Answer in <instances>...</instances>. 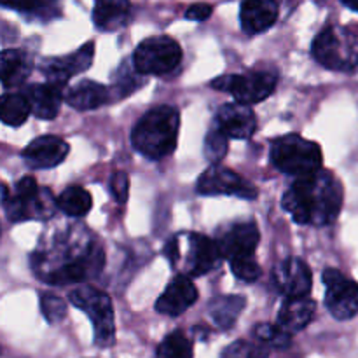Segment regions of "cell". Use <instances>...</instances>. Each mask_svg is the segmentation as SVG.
Here are the masks:
<instances>
[{
  "mask_svg": "<svg viewBox=\"0 0 358 358\" xmlns=\"http://www.w3.org/2000/svg\"><path fill=\"white\" fill-rule=\"evenodd\" d=\"M41 313L44 315L49 324H59L66 317V304L62 297L55 294H42L41 296Z\"/></svg>",
  "mask_w": 358,
  "mask_h": 358,
  "instance_id": "obj_32",
  "label": "cell"
},
{
  "mask_svg": "<svg viewBox=\"0 0 358 358\" xmlns=\"http://www.w3.org/2000/svg\"><path fill=\"white\" fill-rule=\"evenodd\" d=\"M180 114L170 105H157L138 119L131 131V143L138 154L150 161L170 156L177 147Z\"/></svg>",
  "mask_w": 358,
  "mask_h": 358,
  "instance_id": "obj_3",
  "label": "cell"
},
{
  "mask_svg": "<svg viewBox=\"0 0 358 358\" xmlns=\"http://www.w3.org/2000/svg\"><path fill=\"white\" fill-rule=\"evenodd\" d=\"M31 107L24 93H6L2 96V105H0V119L7 126L23 124L30 115Z\"/></svg>",
  "mask_w": 358,
  "mask_h": 358,
  "instance_id": "obj_27",
  "label": "cell"
},
{
  "mask_svg": "<svg viewBox=\"0 0 358 358\" xmlns=\"http://www.w3.org/2000/svg\"><path fill=\"white\" fill-rule=\"evenodd\" d=\"M269 156H271V163L280 171L296 178L317 173L324 164L320 145L303 138L301 135H296V133L276 138L271 143Z\"/></svg>",
  "mask_w": 358,
  "mask_h": 358,
  "instance_id": "obj_4",
  "label": "cell"
},
{
  "mask_svg": "<svg viewBox=\"0 0 358 358\" xmlns=\"http://www.w3.org/2000/svg\"><path fill=\"white\" fill-rule=\"evenodd\" d=\"M311 52L325 69L338 72L358 70V35L348 28H324L315 37Z\"/></svg>",
  "mask_w": 358,
  "mask_h": 358,
  "instance_id": "obj_5",
  "label": "cell"
},
{
  "mask_svg": "<svg viewBox=\"0 0 358 358\" xmlns=\"http://www.w3.org/2000/svg\"><path fill=\"white\" fill-rule=\"evenodd\" d=\"M229 262L231 271H233L234 276H236L238 280H241V282H255V280H259V276H261L262 273L261 266L257 264V261H255L254 257H241Z\"/></svg>",
  "mask_w": 358,
  "mask_h": 358,
  "instance_id": "obj_33",
  "label": "cell"
},
{
  "mask_svg": "<svg viewBox=\"0 0 358 358\" xmlns=\"http://www.w3.org/2000/svg\"><path fill=\"white\" fill-rule=\"evenodd\" d=\"M325 306L336 320H352L358 313V283L338 269H325Z\"/></svg>",
  "mask_w": 358,
  "mask_h": 358,
  "instance_id": "obj_10",
  "label": "cell"
},
{
  "mask_svg": "<svg viewBox=\"0 0 358 358\" xmlns=\"http://www.w3.org/2000/svg\"><path fill=\"white\" fill-rule=\"evenodd\" d=\"M273 282L283 297H306L311 290V269L297 257L285 259L273 269Z\"/></svg>",
  "mask_w": 358,
  "mask_h": 358,
  "instance_id": "obj_13",
  "label": "cell"
},
{
  "mask_svg": "<svg viewBox=\"0 0 358 358\" xmlns=\"http://www.w3.org/2000/svg\"><path fill=\"white\" fill-rule=\"evenodd\" d=\"M212 13H213V7L210 6V3H205V2L192 3V6L187 7V10H185V20L205 21L212 16Z\"/></svg>",
  "mask_w": 358,
  "mask_h": 358,
  "instance_id": "obj_35",
  "label": "cell"
},
{
  "mask_svg": "<svg viewBox=\"0 0 358 358\" xmlns=\"http://www.w3.org/2000/svg\"><path fill=\"white\" fill-rule=\"evenodd\" d=\"M70 147L59 136L44 135L31 140L23 150L24 163L35 170H48L58 166L69 156Z\"/></svg>",
  "mask_w": 358,
  "mask_h": 358,
  "instance_id": "obj_16",
  "label": "cell"
},
{
  "mask_svg": "<svg viewBox=\"0 0 358 358\" xmlns=\"http://www.w3.org/2000/svg\"><path fill=\"white\" fill-rule=\"evenodd\" d=\"M215 126L227 136L234 140L250 138L257 128V117L248 105L226 103L217 112Z\"/></svg>",
  "mask_w": 358,
  "mask_h": 358,
  "instance_id": "obj_18",
  "label": "cell"
},
{
  "mask_svg": "<svg viewBox=\"0 0 358 358\" xmlns=\"http://www.w3.org/2000/svg\"><path fill=\"white\" fill-rule=\"evenodd\" d=\"M212 87L217 91L233 94L238 103L254 105L266 100L276 87V76L269 72H248L220 76L212 80Z\"/></svg>",
  "mask_w": 358,
  "mask_h": 358,
  "instance_id": "obj_9",
  "label": "cell"
},
{
  "mask_svg": "<svg viewBox=\"0 0 358 358\" xmlns=\"http://www.w3.org/2000/svg\"><path fill=\"white\" fill-rule=\"evenodd\" d=\"M93 58L94 44L93 42H87L83 48L77 49L76 52L58 56V58H48L42 63V72H44L45 79H48L49 83L65 86V83L70 77L77 76V73L90 69L91 63H93Z\"/></svg>",
  "mask_w": 358,
  "mask_h": 358,
  "instance_id": "obj_15",
  "label": "cell"
},
{
  "mask_svg": "<svg viewBox=\"0 0 358 358\" xmlns=\"http://www.w3.org/2000/svg\"><path fill=\"white\" fill-rule=\"evenodd\" d=\"M285 212L297 224L327 226L339 217L343 206V185L338 177L324 170L297 177L282 199Z\"/></svg>",
  "mask_w": 358,
  "mask_h": 358,
  "instance_id": "obj_2",
  "label": "cell"
},
{
  "mask_svg": "<svg viewBox=\"0 0 358 358\" xmlns=\"http://www.w3.org/2000/svg\"><path fill=\"white\" fill-rule=\"evenodd\" d=\"M58 199L48 187H38L34 177H23L16 184V192L3 199L6 215L13 222L21 220H49L56 212Z\"/></svg>",
  "mask_w": 358,
  "mask_h": 358,
  "instance_id": "obj_6",
  "label": "cell"
},
{
  "mask_svg": "<svg viewBox=\"0 0 358 358\" xmlns=\"http://www.w3.org/2000/svg\"><path fill=\"white\" fill-rule=\"evenodd\" d=\"M261 234L255 222H236L224 227L217 236L222 257L234 261L241 257H254Z\"/></svg>",
  "mask_w": 358,
  "mask_h": 358,
  "instance_id": "obj_12",
  "label": "cell"
},
{
  "mask_svg": "<svg viewBox=\"0 0 358 358\" xmlns=\"http://www.w3.org/2000/svg\"><path fill=\"white\" fill-rule=\"evenodd\" d=\"M91 194L80 185H70L58 196V208L69 217H84L91 210Z\"/></svg>",
  "mask_w": 358,
  "mask_h": 358,
  "instance_id": "obj_26",
  "label": "cell"
},
{
  "mask_svg": "<svg viewBox=\"0 0 358 358\" xmlns=\"http://www.w3.org/2000/svg\"><path fill=\"white\" fill-rule=\"evenodd\" d=\"M31 107V114L38 119H55L63 101V86L55 83L31 84L23 91Z\"/></svg>",
  "mask_w": 358,
  "mask_h": 358,
  "instance_id": "obj_20",
  "label": "cell"
},
{
  "mask_svg": "<svg viewBox=\"0 0 358 358\" xmlns=\"http://www.w3.org/2000/svg\"><path fill=\"white\" fill-rule=\"evenodd\" d=\"M346 7H350L352 10H357L358 13V0H341Z\"/></svg>",
  "mask_w": 358,
  "mask_h": 358,
  "instance_id": "obj_37",
  "label": "cell"
},
{
  "mask_svg": "<svg viewBox=\"0 0 358 358\" xmlns=\"http://www.w3.org/2000/svg\"><path fill=\"white\" fill-rule=\"evenodd\" d=\"M157 358H192V341L185 332L173 331L161 341L156 352Z\"/></svg>",
  "mask_w": 358,
  "mask_h": 358,
  "instance_id": "obj_28",
  "label": "cell"
},
{
  "mask_svg": "<svg viewBox=\"0 0 358 358\" xmlns=\"http://www.w3.org/2000/svg\"><path fill=\"white\" fill-rule=\"evenodd\" d=\"M269 346L264 343L250 341H234L222 352L220 358H268Z\"/></svg>",
  "mask_w": 358,
  "mask_h": 358,
  "instance_id": "obj_30",
  "label": "cell"
},
{
  "mask_svg": "<svg viewBox=\"0 0 358 358\" xmlns=\"http://www.w3.org/2000/svg\"><path fill=\"white\" fill-rule=\"evenodd\" d=\"M254 336L257 341L264 343L269 348H280L285 350L289 348L290 343H292V334L287 332L285 329L280 327L278 324H259L255 325Z\"/></svg>",
  "mask_w": 358,
  "mask_h": 358,
  "instance_id": "obj_29",
  "label": "cell"
},
{
  "mask_svg": "<svg viewBox=\"0 0 358 358\" xmlns=\"http://www.w3.org/2000/svg\"><path fill=\"white\" fill-rule=\"evenodd\" d=\"M247 306L243 296H219L208 304V315L220 331H229Z\"/></svg>",
  "mask_w": 358,
  "mask_h": 358,
  "instance_id": "obj_25",
  "label": "cell"
},
{
  "mask_svg": "<svg viewBox=\"0 0 358 358\" xmlns=\"http://www.w3.org/2000/svg\"><path fill=\"white\" fill-rule=\"evenodd\" d=\"M196 191L201 196H238L243 199H254L257 189L241 175L229 168L213 164L205 170L196 184Z\"/></svg>",
  "mask_w": 358,
  "mask_h": 358,
  "instance_id": "obj_11",
  "label": "cell"
},
{
  "mask_svg": "<svg viewBox=\"0 0 358 358\" xmlns=\"http://www.w3.org/2000/svg\"><path fill=\"white\" fill-rule=\"evenodd\" d=\"M105 266V252L86 227L73 226L41 241L31 255V268L41 282L70 285L94 278Z\"/></svg>",
  "mask_w": 358,
  "mask_h": 358,
  "instance_id": "obj_1",
  "label": "cell"
},
{
  "mask_svg": "<svg viewBox=\"0 0 358 358\" xmlns=\"http://www.w3.org/2000/svg\"><path fill=\"white\" fill-rule=\"evenodd\" d=\"M315 310H317V304L308 296L287 297L278 311V322L276 324L285 329L287 332H290V334H296V332H301L311 324L315 317Z\"/></svg>",
  "mask_w": 358,
  "mask_h": 358,
  "instance_id": "obj_21",
  "label": "cell"
},
{
  "mask_svg": "<svg viewBox=\"0 0 358 358\" xmlns=\"http://www.w3.org/2000/svg\"><path fill=\"white\" fill-rule=\"evenodd\" d=\"M278 20L276 0H243L240 9V23L245 34L257 35L269 30Z\"/></svg>",
  "mask_w": 358,
  "mask_h": 358,
  "instance_id": "obj_19",
  "label": "cell"
},
{
  "mask_svg": "<svg viewBox=\"0 0 358 358\" xmlns=\"http://www.w3.org/2000/svg\"><path fill=\"white\" fill-rule=\"evenodd\" d=\"M0 77H2L3 87L20 86L27 80L31 72V58L28 52L21 49H6L0 59Z\"/></svg>",
  "mask_w": 358,
  "mask_h": 358,
  "instance_id": "obj_24",
  "label": "cell"
},
{
  "mask_svg": "<svg viewBox=\"0 0 358 358\" xmlns=\"http://www.w3.org/2000/svg\"><path fill=\"white\" fill-rule=\"evenodd\" d=\"M131 10L129 0H94L93 23L101 31H115L126 24Z\"/></svg>",
  "mask_w": 358,
  "mask_h": 358,
  "instance_id": "obj_22",
  "label": "cell"
},
{
  "mask_svg": "<svg viewBox=\"0 0 358 358\" xmlns=\"http://www.w3.org/2000/svg\"><path fill=\"white\" fill-rule=\"evenodd\" d=\"M227 140L229 138H227V136L217 128V126L213 129H210L208 135H206L205 138V147H203V150H205V157L210 161V163L219 164L220 161L226 157Z\"/></svg>",
  "mask_w": 358,
  "mask_h": 358,
  "instance_id": "obj_31",
  "label": "cell"
},
{
  "mask_svg": "<svg viewBox=\"0 0 358 358\" xmlns=\"http://www.w3.org/2000/svg\"><path fill=\"white\" fill-rule=\"evenodd\" d=\"M182 62V48L168 35L149 37L140 42L133 55V66L143 76H166Z\"/></svg>",
  "mask_w": 358,
  "mask_h": 358,
  "instance_id": "obj_8",
  "label": "cell"
},
{
  "mask_svg": "<svg viewBox=\"0 0 358 358\" xmlns=\"http://www.w3.org/2000/svg\"><path fill=\"white\" fill-rule=\"evenodd\" d=\"M3 7L14 10H31L37 7L38 0H0Z\"/></svg>",
  "mask_w": 358,
  "mask_h": 358,
  "instance_id": "obj_36",
  "label": "cell"
},
{
  "mask_svg": "<svg viewBox=\"0 0 358 358\" xmlns=\"http://www.w3.org/2000/svg\"><path fill=\"white\" fill-rule=\"evenodd\" d=\"M222 252H220L217 240H212L203 234L191 233L187 236V259H185V273L187 276H203L206 273L219 268L222 261Z\"/></svg>",
  "mask_w": 358,
  "mask_h": 358,
  "instance_id": "obj_14",
  "label": "cell"
},
{
  "mask_svg": "<svg viewBox=\"0 0 358 358\" xmlns=\"http://www.w3.org/2000/svg\"><path fill=\"white\" fill-rule=\"evenodd\" d=\"M65 101L76 110H94L108 101L107 87L93 80H83L66 91Z\"/></svg>",
  "mask_w": 358,
  "mask_h": 358,
  "instance_id": "obj_23",
  "label": "cell"
},
{
  "mask_svg": "<svg viewBox=\"0 0 358 358\" xmlns=\"http://www.w3.org/2000/svg\"><path fill=\"white\" fill-rule=\"evenodd\" d=\"M199 294L191 276L178 275L168 283L164 292L156 303V311L166 317H180L198 301Z\"/></svg>",
  "mask_w": 358,
  "mask_h": 358,
  "instance_id": "obj_17",
  "label": "cell"
},
{
  "mask_svg": "<svg viewBox=\"0 0 358 358\" xmlns=\"http://www.w3.org/2000/svg\"><path fill=\"white\" fill-rule=\"evenodd\" d=\"M110 191L117 203H121L122 205V203L128 201V194H129L128 173H124V171H115L110 178Z\"/></svg>",
  "mask_w": 358,
  "mask_h": 358,
  "instance_id": "obj_34",
  "label": "cell"
},
{
  "mask_svg": "<svg viewBox=\"0 0 358 358\" xmlns=\"http://www.w3.org/2000/svg\"><path fill=\"white\" fill-rule=\"evenodd\" d=\"M70 304L90 317L94 331V345L108 348L115 343L114 306L110 297L94 287L84 285L69 294Z\"/></svg>",
  "mask_w": 358,
  "mask_h": 358,
  "instance_id": "obj_7",
  "label": "cell"
}]
</instances>
